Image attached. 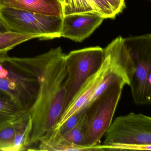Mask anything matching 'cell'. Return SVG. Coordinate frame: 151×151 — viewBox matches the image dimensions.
Masks as SVG:
<instances>
[{"label": "cell", "instance_id": "cell-1", "mask_svg": "<svg viewBox=\"0 0 151 151\" xmlns=\"http://www.w3.org/2000/svg\"><path fill=\"white\" fill-rule=\"evenodd\" d=\"M61 47L32 57L17 58L36 76L37 97L29 111L32 121L30 146L46 138L55 128L64 109L68 72Z\"/></svg>", "mask_w": 151, "mask_h": 151}, {"label": "cell", "instance_id": "cell-2", "mask_svg": "<svg viewBox=\"0 0 151 151\" xmlns=\"http://www.w3.org/2000/svg\"><path fill=\"white\" fill-rule=\"evenodd\" d=\"M105 135L106 150H151V118L130 113L116 117Z\"/></svg>", "mask_w": 151, "mask_h": 151}, {"label": "cell", "instance_id": "cell-3", "mask_svg": "<svg viewBox=\"0 0 151 151\" xmlns=\"http://www.w3.org/2000/svg\"><path fill=\"white\" fill-rule=\"evenodd\" d=\"M8 53H0V92L11 97L29 112L35 103L38 83L34 73Z\"/></svg>", "mask_w": 151, "mask_h": 151}, {"label": "cell", "instance_id": "cell-4", "mask_svg": "<svg viewBox=\"0 0 151 151\" xmlns=\"http://www.w3.org/2000/svg\"><path fill=\"white\" fill-rule=\"evenodd\" d=\"M124 86L114 82L86 109L87 127L81 145L91 151H102L99 144L112 123Z\"/></svg>", "mask_w": 151, "mask_h": 151}, {"label": "cell", "instance_id": "cell-5", "mask_svg": "<svg viewBox=\"0 0 151 151\" xmlns=\"http://www.w3.org/2000/svg\"><path fill=\"white\" fill-rule=\"evenodd\" d=\"M129 53L133 72L129 85L134 103L150 105L151 102V35L124 38Z\"/></svg>", "mask_w": 151, "mask_h": 151}, {"label": "cell", "instance_id": "cell-6", "mask_svg": "<svg viewBox=\"0 0 151 151\" xmlns=\"http://www.w3.org/2000/svg\"><path fill=\"white\" fill-rule=\"evenodd\" d=\"M0 17L10 31L35 35L40 40L61 37L63 17L40 14L14 8H0Z\"/></svg>", "mask_w": 151, "mask_h": 151}, {"label": "cell", "instance_id": "cell-7", "mask_svg": "<svg viewBox=\"0 0 151 151\" xmlns=\"http://www.w3.org/2000/svg\"><path fill=\"white\" fill-rule=\"evenodd\" d=\"M104 56V49L99 46L75 50L65 55L68 76L64 85L66 98L63 110L82 85L100 68Z\"/></svg>", "mask_w": 151, "mask_h": 151}, {"label": "cell", "instance_id": "cell-8", "mask_svg": "<svg viewBox=\"0 0 151 151\" xmlns=\"http://www.w3.org/2000/svg\"><path fill=\"white\" fill-rule=\"evenodd\" d=\"M104 53V60L100 68L82 85L71 102L63 110L55 128L60 126L70 116L84 111L91 103L94 92L112 68L109 54L106 50Z\"/></svg>", "mask_w": 151, "mask_h": 151}, {"label": "cell", "instance_id": "cell-9", "mask_svg": "<svg viewBox=\"0 0 151 151\" xmlns=\"http://www.w3.org/2000/svg\"><path fill=\"white\" fill-rule=\"evenodd\" d=\"M104 19L94 13L65 16L63 17L61 37L81 43L93 33Z\"/></svg>", "mask_w": 151, "mask_h": 151}, {"label": "cell", "instance_id": "cell-10", "mask_svg": "<svg viewBox=\"0 0 151 151\" xmlns=\"http://www.w3.org/2000/svg\"><path fill=\"white\" fill-rule=\"evenodd\" d=\"M62 17L72 14L94 13L104 19H114L116 14L106 0H58Z\"/></svg>", "mask_w": 151, "mask_h": 151}, {"label": "cell", "instance_id": "cell-11", "mask_svg": "<svg viewBox=\"0 0 151 151\" xmlns=\"http://www.w3.org/2000/svg\"><path fill=\"white\" fill-rule=\"evenodd\" d=\"M14 8L40 14L62 17L58 0H0V8Z\"/></svg>", "mask_w": 151, "mask_h": 151}, {"label": "cell", "instance_id": "cell-12", "mask_svg": "<svg viewBox=\"0 0 151 151\" xmlns=\"http://www.w3.org/2000/svg\"><path fill=\"white\" fill-rule=\"evenodd\" d=\"M39 151H91L88 147L77 145L67 140L56 130L54 129L47 137L39 142Z\"/></svg>", "mask_w": 151, "mask_h": 151}, {"label": "cell", "instance_id": "cell-13", "mask_svg": "<svg viewBox=\"0 0 151 151\" xmlns=\"http://www.w3.org/2000/svg\"><path fill=\"white\" fill-rule=\"evenodd\" d=\"M27 112L11 97L0 92V126L17 119Z\"/></svg>", "mask_w": 151, "mask_h": 151}, {"label": "cell", "instance_id": "cell-14", "mask_svg": "<svg viewBox=\"0 0 151 151\" xmlns=\"http://www.w3.org/2000/svg\"><path fill=\"white\" fill-rule=\"evenodd\" d=\"M32 121L29 112L24 115L15 136L12 151L27 150L30 146Z\"/></svg>", "mask_w": 151, "mask_h": 151}, {"label": "cell", "instance_id": "cell-15", "mask_svg": "<svg viewBox=\"0 0 151 151\" xmlns=\"http://www.w3.org/2000/svg\"><path fill=\"white\" fill-rule=\"evenodd\" d=\"M25 114L0 126V151H12L17 130Z\"/></svg>", "mask_w": 151, "mask_h": 151}, {"label": "cell", "instance_id": "cell-16", "mask_svg": "<svg viewBox=\"0 0 151 151\" xmlns=\"http://www.w3.org/2000/svg\"><path fill=\"white\" fill-rule=\"evenodd\" d=\"M35 38L39 39V37L37 35L21 34L12 31L1 34L0 53H8L18 45Z\"/></svg>", "mask_w": 151, "mask_h": 151}, {"label": "cell", "instance_id": "cell-17", "mask_svg": "<svg viewBox=\"0 0 151 151\" xmlns=\"http://www.w3.org/2000/svg\"><path fill=\"white\" fill-rule=\"evenodd\" d=\"M87 127V116L85 111L78 122L73 128L63 135L70 143L77 145H81L84 138Z\"/></svg>", "mask_w": 151, "mask_h": 151}, {"label": "cell", "instance_id": "cell-18", "mask_svg": "<svg viewBox=\"0 0 151 151\" xmlns=\"http://www.w3.org/2000/svg\"><path fill=\"white\" fill-rule=\"evenodd\" d=\"M85 111L82 113L76 114L67 119L60 126L57 128H55L54 129L56 130L62 135L68 132L73 128L80 120L81 116L84 113Z\"/></svg>", "mask_w": 151, "mask_h": 151}, {"label": "cell", "instance_id": "cell-19", "mask_svg": "<svg viewBox=\"0 0 151 151\" xmlns=\"http://www.w3.org/2000/svg\"><path fill=\"white\" fill-rule=\"evenodd\" d=\"M116 15L122 13L125 7V0H106Z\"/></svg>", "mask_w": 151, "mask_h": 151}, {"label": "cell", "instance_id": "cell-20", "mask_svg": "<svg viewBox=\"0 0 151 151\" xmlns=\"http://www.w3.org/2000/svg\"><path fill=\"white\" fill-rule=\"evenodd\" d=\"M10 31L2 18L0 17V34L6 33Z\"/></svg>", "mask_w": 151, "mask_h": 151}]
</instances>
